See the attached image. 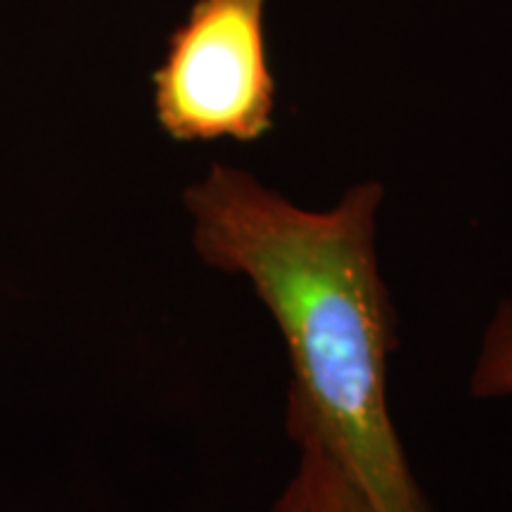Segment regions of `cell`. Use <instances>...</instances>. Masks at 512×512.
Wrapping results in <instances>:
<instances>
[{
  "label": "cell",
  "instance_id": "cell-1",
  "mask_svg": "<svg viewBox=\"0 0 512 512\" xmlns=\"http://www.w3.org/2000/svg\"><path fill=\"white\" fill-rule=\"evenodd\" d=\"M380 183L309 211L233 166L185 190L197 254L245 275L283 332L292 363L287 430L313 434L370 512H430L387 399L392 306L375 256Z\"/></svg>",
  "mask_w": 512,
  "mask_h": 512
},
{
  "label": "cell",
  "instance_id": "cell-2",
  "mask_svg": "<svg viewBox=\"0 0 512 512\" xmlns=\"http://www.w3.org/2000/svg\"><path fill=\"white\" fill-rule=\"evenodd\" d=\"M266 0H197L152 76L159 126L178 143H254L273 128Z\"/></svg>",
  "mask_w": 512,
  "mask_h": 512
},
{
  "label": "cell",
  "instance_id": "cell-3",
  "mask_svg": "<svg viewBox=\"0 0 512 512\" xmlns=\"http://www.w3.org/2000/svg\"><path fill=\"white\" fill-rule=\"evenodd\" d=\"M299 448L297 472L271 512H370L347 472L313 434H292Z\"/></svg>",
  "mask_w": 512,
  "mask_h": 512
},
{
  "label": "cell",
  "instance_id": "cell-4",
  "mask_svg": "<svg viewBox=\"0 0 512 512\" xmlns=\"http://www.w3.org/2000/svg\"><path fill=\"white\" fill-rule=\"evenodd\" d=\"M472 394L482 399L512 396V297L501 304L486 330L472 375Z\"/></svg>",
  "mask_w": 512,
  "mask_h": 512
}]
</instances>
